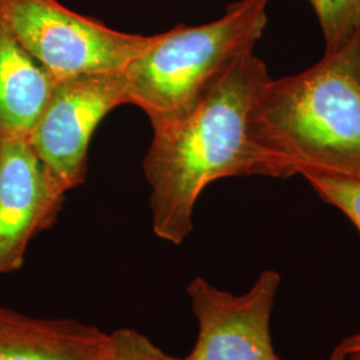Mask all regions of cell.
Returning a JSON list of instances; mask_svg holds the SVG:
<instances>
[{
  "label": "cell",
  "instance_id": "52a82bcc",
  "mask_svg": "<svg viewBox=\"0 0 360 360\" xmlns=\"http://www.w3.org/2000/svg\"><path fill=\"white\" fill-rule=\"evenodd\" d=\"M65 193L27 139L0 142V275L23 267L31 240L56 224Z\"/></svg>",
  "mask_w": 360,
  "mask_h": 360
},
{
  "label": "cell",
  "instance_id": "3957f363",
  "mask_svg": "<svg viewBox=\"0 0 360 360\" xmlns=\"http://www.w3.org/2000/svg\"><path fill=\"white\" fill-rule=\"evenodd\" d=\"M269 1L239 0L214 22L153 35L124 68L129 104L142 108L153 129L190 115L230 65L254 51L267 26Z\"/></svg>",
  "mask_w": 360,
  "mask_h": 360
},
{
  "label": "cell",
  "instance_id": "8992f818",
  "mask_svg": "<svg viewBox=\"0 0 360 360\" xmlns=\"http://www.w3.org/2000/svg\"><path fill=\"white\" fill-rule=\"evenodd\" d=\"M282 278L263 271L245 294H232L196 276L187 285L198 336L178 360H282L272 345L271 316Z\"/></svg>",
  "mask_w": 360,
  "mask_h": 360
},
{
  "label": "cell",
  "instance_id": "8fae6325",
  "mask_svg": "<svg viewBox=\"0 0 360 360\" xmlns=\"http://www.w3.org/2000/svg\"><path fill=\"white\" fill-rule=\"evenodd\" d=\"M321 199L339 208L360 232V179H342L324 175H304Z\"/></svg>",
  "mask_w": 360,
  "mask_h": 360
},
{
  "label": "cell",
  "instance_id": "5b68a950",
  "mask_svg": "<svg viewBox=\"0 0 360 360\" xmlns=\"http://www.w3.org/2000/svg\"><path fill=\"white\" fill-rule=\"evenodd\" d=\"M122 104H129L124 70L56 80L28 142L65 193L86 179L91 138Z\"/></svg>",
  "mask_w": 360,
  "mask_h": 360
},
{
  "label": "cell",
  "instance_id": "9c48e42d",
  "mask_svg": "<svg viewBox=\"0 0 360 360\" xmlns=\"http://www.w3.org/2000/svg\"><path fill=\"white\" fill-rule=\"evenodd\" d=\"M55 83L0 18V142L28 141Z\"/></svg>",
  "mask_w": 360,
  "mask_h": 360
},
{
  "label": "cell",
  "instance_id": "ba28073f",
  "mask_svg": "<svg viewBox=\"0 0 360 360\" xmlns=\"http://www.w3.org/2000/svg\"><path fill=\"white\" fill-rule=\"evenodd\" d=\"M112 359V333L74 318H39L0 306V360Z\"/></svg>",
  "mask_w": 360,
  "mask_h": 360
},
{
  "label": "cell",
  "instance_id": "6da1fadb",
  "mask_svg": "<svg viewBox=\"0 0 360 360\" xmlns=\"http://www.w3.org/2000/svg\"><path fill=\"white\" fill-rule=\"evenodd\" d=\"M269 79L263 60L254 51L245 52L190 115L154 129L143 169L151 186L158 238L181 245L193 231L198 199L215 180L243 175L279 178L275 163L248 129L252 104Z\"/></svg>",
  "mask_w": 360,
  "mask_h": 360
},
{
  "label": "cell",
  "instance_id": "7c38bea8",
  "mask_svg": "<svg viewBox=\"0 0 360 360\" xmlns=\"http://www.w3.org/2000/svg\"><path fill=\"white\" fill-rule=\"evenodd\" d=\"M114 359L112 360H178L165 349L156 346L146 335L129 327L112 331Z\"/></svg>",
  "mask_w": 360,
  "mask_h": 360
},
{
  "label": "cell",
  "instance_id": "7a4b0ae2",
  "mask_svg": "<svg viewBox=\"0 0 360 360\" xmlns=\"http://www.w3.org/2000/svg\"><path fill=\"white\" fill-rule=\"evenodd\" d=\"M279 178L360 179V40L292 77L269 79L248 117Z\"/></svg>",
  "mask_w": 360,
  "mask_h": 360
},
{
  "label": "cell",
  "instance_id": "277c9868",
  "mask_svg": "<svg viewBox=\"0 0 360 360\" xmlns=\"http://www.w3.org/2000/svg\"><path fill=\"white\" fill-rule=\"evenodd\" d=\"M0 18L55 80L122 71L153 39L114 30L59 0H0Z\"/></svg>",
  "mask_w": 360,
  "mask_h": 360
},
{
  "label": "cell",
  "instance_id": "4fadbf2b",
  "mask_svg": "<svg viewBox=\"0 0 360 360\" xmlns=\"http://www.w3.org/2000/svg\"><path fill=\"white\" fill-rule=\"evenodd\" d=\"M328 360H360V331L339 342Z\"/></svg>",
  "mask_w": 360,
  "mask_h": 360
},
{
  "label": "cell",
  "instance_id": "30bf717a",
  "mask_svg": "<svg viewBox=\"0 0 360 360\" xmlns=\"http://www.w3.org/2000/svg\"><path fill=\"white\" fill-rule=\"evenodd\" d=\"M322 27L326 52L360 40V0H309Z\"/></svg>",
  "mask_w": 360,
  "mask_h": 360
}]
</instances>
